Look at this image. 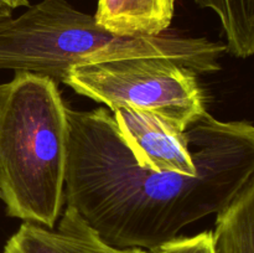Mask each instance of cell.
Here are the masks:
<instances>
[{
  "mask_svg": "<svg viewBox=\"0 0 254 253\" xmlns=\"http://www.w3.org/2000/svg\"><path fill=\"white\" fill-rule=\"evenodd\" d=\"M64 203L111 246L151 251L227 207L254 175V124L207 111L186 129L195 175L138 165L107 108L67 107Z\"/></svg>",
  "mask_w": 254,
  "mask_h": 253,
  "instance_id": "1",
  "label": "cell"
},
{
  "mask_svg": "<svg viewBox=\"0 0 254 253\" xmlns=\"http://www.w3.org/2000/svg\"><path fill=\"white\" fill-rule=\"evenodd\" d=\"M227 51L222 42L164 32L156 36H118L93 15L67 0H41L17 17L0 20V69L40 74L64 83L72 67L140 56H164L196 73L216 72Z\"/></svg>",
  "mask_w": 254,
  "mask_h": 253,
  "instance_id": "2",
  "label": "cell"
},
{
  "mask_svg": "<svg viewBox=\"0 0 254 253\" xmlns=\"http://www.w3.org/2000/svg\"><path fill=\"white\" fill-rule=\"evenodd\" d=\"M66 109L49 77L17 71L0 84V198L10 217L56 226L64 205Z\"/></svg>",
  "mask_w": 254,
  "mask_h": 253,
  "instance_id": "3",
  "label": "cell"
},
{
  "mask_svg": "<svg viewBox=\"0 0 254 253\" xmlns=\"http://www.w3.org/2000/svg\"><path fill=\"white\" fill-rule=\"evenodd\" d=\"M64 84L111 109L150 112L178 131H186L207 109L190 67L164 56H140L72 67Z\"/></svg>",
  "mask_w": 254,
  "mask_h": 253,
  "instance_id": "4",
  "label": "cell"
},
{
  "mask_svg": "<svg viewBox=\"0 0 254 253\" xmlns=\"http://www.w3.org/2000/svg\"><path fill=\"white\" fill-rule=\"evenodd\" d=\"M124 143L138 165L158 173L195 175L197 158L188 131H178L150 112L122 108L112 112Z\"/></svg>",
  "mask_w": 254,
  "mask_h": 253,
  "instance_id": "5",
  "label": "cell"
},
{
  "mask_svg": "<svg viewBox=\"0 0 254 253\" xmlns=\"http://www.w3.org/2000/svg\"><path fill=\"white\" fill-rule=\"evenodd\" d=\"M2 253H148L107 243L72 206L54 228L24 222L6 241Z\"/></svg>",
  "mask_w": 254,
  "mask_h": 253,
  "instance_id": "6",
  "label": "cell"
},
{
  "mask_svg": "<svg viewBox=\"0 0 254 253\" xmlns=\"http://www.w3.org/2000/svg\"><path fill=\"white\" fill-rule=\"evenodd\" d=\"M175 0H98L97 24L118 36H156L169 29Z\"/></svg>",
  "mask_w": 254,
  "mask_h": 253,
  "instance_id": "7",
  "label": "cell"
},
{
  "mask_svg": "<svg viewBox=\"0 0 254 253\" xmlns=\"http://www.w3.org/2000/svg\"><path fill=\"white\" fill-rule=\"evenodd\" d=\"M213 238L216 253H254V175L217 213Z\"/></svg>",
  "mask_w": 254,
  "mask_h": 253,
  "instance_id": "8",
  "label": "cell"
},
{
  "mask_svg": "<svg viewBox=\"0 0 254 253\" xmlns=\"http://www.w3.org/2000/svg\"><path fill=\"white\" fill-rule=\"evenodd\" d=\"M220 17L228 52L240 59L254 55V0H193Z\"/></svg>",
  "mask_w": 254,
  "mask_h": 253,
  "instance_id": "9",
  "label": "cell"
},
{
  "mask_svg": "<svg viewBox=\"0 0 254 253\" xmlns=\"http://www.w3.org/2000/svg\"><path fill=\"white\" fill-rule=\"evenodd\" d=\"M148 253H216L212 231H205L191 237H176Z\"/></svg>",
  "mask_w": 254,
  "mask_h": 253,
  "instance_id": "10",
  "label": "cell"
},
{
  "mask_svg": "<svg viewBox=\"0 0 254 253\" xmlns=\"http://www.w3.org/2000/svg\"><path fill=\"white\" fill-rule=\"evenodd\" d=\"M30 6V0H0V20L11 17L17 7Z\"/></svg>",
  "mask_w": 254,
  "mask_h": 253,
  "instance_id": "11",
  "label": "cell"
}]
</instances>
